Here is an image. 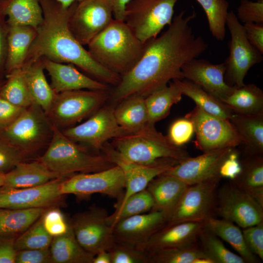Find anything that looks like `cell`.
I'll return each mask as SVG.
<instances>
[{
    "mask_svg": "<svg viewBox=\"0 0 263 263\" xmlns=\"http://www.w3.org/2000/svg\"><path fill=\"white\" fill-rule=\"evenodd\" d=\"M185 12L173 17L166 31L144 43L141 57L112 92L113 102L133 96L145 98L170 81L184 78L183 66L207 49L208 44L195 34L191 25L195 11L188 15Z\"/></svg>",
    "mask_w": 263,
    "mask_h": 263,
    "instance_id": "1",
    "label": "cell"
},
{
    "mask_svg": "<svg viewBox=\"0 0 263 263\" xmlns=\"http://www.w3.org/2000/svg\"><path fill=\"white\" fill-rule=\"evenodd\" d=\"M75 2L65 7L56 0H40L43 20L37 29V35L25 62L44 57L56 62L72 64L95 79L115 86L120 76L96 62L70 30L68 21Z\"/></svg>",
    "mask_w": 263,
    "mask_h": 263,
    "instance_id": "2",
    "label": "cell"
},
{
    "mask_svg": "<svg viewBox=\"0 0 263 263\" xmlns=\"http://www.w3.org/2000/svg\"><path fill=\"white\" fill-rule=\"evenodd\" d=\"M92 57L120 77L130 72L141 57L144 43L123 21L113 19L87 45Z\"/></svg>",
    "mask_w": 263,
    "mask_h": 263,
    "instance_id": "3",
    "label": "cell"
},
{
    "mask_svg": "<svg viewBox=\"0 0 263 263\" xmlns=\"http://www.w3.org/2000/svg\"><path fill=\"white\" fill-rule=\"evenodd\" d=\"M112 146L127 160L142 165L157 164L164 159L182 161L189 156L182 147L174 146L154 125L113 139Z\"/></svg>",
    "mask_w": 263,
    "mask_h": 263,
    "instance_id": "4",
    "label": "cell"
},
{
    "mask_svg": "<svg viewBox=\"0 0 263 263\" xmlns=\"http://www.w3.org/2000/svg\"><path fill=\"white\" fill-rule=\"evenodd\" d=\"M38 159L51 171L66 176L99 171L115 165L104 155L89 153L54 126L48 148Z\"/></svg>",
    "mask_w": 263,
    "mask_h": 263,
    "instance_id": "5",
    "label": "cell"
},
{
    "mask_svg": "<svg viewBox=\"0 0 263 263\" xmlns=\"http://www.w3.org/2000/svg\"><path fill=\"white\" fill-rule=\"evenodd\" d=\"M53 131V126L44 110L34 103L0 131V139L28 157L49 143Z\"/></svg>",
    "mask_w": 263,
    "mask_h": 263,
    "instance_id": "6",
    "label": "cell"
},
{
    "mask_svg": "<svg viewBox=\"0 0 263 263\" xmlns=\"http://www.w3.org/2000/svg\"><path fill=\"white\" fill-rule=\"evenodd\" d=\"M179 0H130L126 4L123 21L143 43L159 35L171 24Z\"/></svg>",
    "mask_w": 263,
    "mask_h": 263,
    "instance_id": "7",
    "label": "cell"
},
{
    "mask_svg": "<svg viewBox=\"0 0 263 263\" xmlns=\"http://www.w3.org/2000/svg\"><path fill=\"white\" fill-rule=\"evenodd\" d=\"M109 97L108 90H79L56 94L46 113L61 130L80 122L97 111Z\"/></svg>",
    "mask_w": 263,
    "mask_h": 263,
    "instance_id": "8",
    "label": "cell"
},
{
    "mask_svg": "<svg viewBox=\"0 0 263 263\" xmlns=\"http://www.w3.org/2000/svg\"><path fill=\"white\" fill-rule=\"evenodd\" d=\"M220 176L188 186L169 214L166 225L205 222L216 214Z\"/></svg>",
    "mask_w": 263,
    "mask_h": 263,
    "instance_id": "9",
    "label": "cell"
},
{
    "mask_svg": "<svg viewBox=\"0 0 263 263\" xmlns=\"http://www.w3.org/2000/svg\"><path fill=\"white\" fill-rule=\"evenodd\" d=\"M226 25L231 39L229 55L224 62L225 80L229 86L240 87L244 85V79L251 68L263 61V54L248 41L243 25L233 11L228 13Z\"/></svg>",
    "mask_w": 263,
    "mask_h": 263,
    "instance_id": "10",
    "label": "cell"
},
{
    "mask_svg": "<svg viewBox=\"0 0 263 263\" xmlns=\"http://www.w3.org/2000/svg\"><path fill=\"white\" fill-rule=\"evenodd\" d=\"M109 215L105 208L93 206L75 214L70 222L78 243L94 255L102 250L109 251L115 243Z\"/></svg>",
    "mask_w": 263,
    "mask_h": 263,
    "instance_id": "11",
    "label": "cell"
},
{
    "mask_svg": "<svg viewBox=\"0 0 263 263\" xmlns=\"http://www.w3.org/2000/svg\"><path fill=\"white\" fill-rule=\"evenodd\" d=\"M185 117L192 122L196 137L195 146L203 152L235 148L242 144L241 138L229 119L209 114L197 106Z\"/></svg>",
    "mask_w": 263,
    "mask_h": 263,
    "instance_id": "12",
    "label": "cell"
},
{
    "mask_svg": "<svg viewBox=\"0 0 263 263\" xmlns=\"http://www.w3.org/2000/svg\"><path fill=\"white\" fill-rule=\"evenodd\" d=\"M125 187L124 173L114 165L99 171L74 174L61 183L60 191L63 195L71 194L79 197L100 193L116 198L118 202L123 197Z\"/></svg>",
    "mask_w": 263,
    "mask_h": 263,
    "instance_id": "13",
    "label": "cell"
},
{
    "mask_svg": "<svg viewBox=\"0 0 263 263\" xmlns=\"http://www.w3.org/2000/svg\"><path fill=\"white\" fill-rule=\"evenodd\" d=\"M216 214L243 228L263 221V207L230 181L218 189Z\"/></svg>",
    "mask_w": 263,
    "mask_h": 263,
    "instance_id": "14",
    "label": "cell"
},
{
    "mask_svg": "<svg viewBox=\"0 0 263 263\" xmlns=\"http://www.w3.org/2000/svg\"><path fill=\"white\" fill-rule=\"evenodd\" d=\"M113 19L110 0H82L75 2L68 25L76 39L85 46Z\"/></svg>",
    "mask_w": 263,
    "mask_h": 263,
    "instance_id": "15",
    "label": "cell"
},
{
    "mask_svg": "<svg viewBox=\"0 0 263 263\" xmlns=\"http://www.w3.org/2000/svg\"><path fill=\"white\" fill-rule=\"evenodd\" d=\"M113 110L110 107L99 109L81 124L61 131L75 143H80L95 150H101L109 140L131 133L118 124Z\"/></svg>",
    "mask_w": 263,
    "mask_h": 263,
    "instance_id": "16",
    "label": "cell"
},
{
    "mask_svg": "<svg viewBox=\"0 0 263 263\" xmlns=\"http://www.w3.org/2000/svg\"><path fill=\"white\" fill-rule=\"evenodd\" d=\"M101 150L103 155L111 162L120 168L125 177V187L123 197L114 207L124 202L132 194L146 188L152 179L179 162L173 159H164L154 165H142L127 160L112 145L107 143Z\"/></svg>",
    "mask_w": 263,
    "mask_h": 263,
    "instance_id": "17",
    "label": "cell"
},
{
    "mask_svg": "<svg viewBox=\"0 0 263 263\" xmlns=\"http://www.w3.org/2000/svg\"><path fill=\"white\" fill-rule=\"evenodd\" d=\"M67 177L60 178L31 188L0 187V208H49L56 207L64 196L60 191L61 183Z\"/></svg>",
    "mask_w": 263,
    "mask_h": 263,
    "instance_id": "18",
    "label": "cell"
},
{
    "mask_svg": "<svg viewBox=\"0 0 263 263\" xmlns=\"http://www.w3.org/2000/svg\"><path fill=\"white\" fill-rule=\"evenodd\" d=\"M233 149L215 150L195 157L189 156L164 173L176 177L188 186L219 176L221 166Z\"/></svg>",
    "mask_w": 263,
    "mask_h": 263,
    "instance_id": "19",
    "label": "cell"
},
{
    "mask_svg": "<svg viewBox=\"0 0 263 263\" xmlns=\"http://www.w3.org/2000/svg\"><path fill=\"white\" fill-rule=\"evenodd\" d=\"M182 72L184 78L200 86L222 101L236 88L225 82L224 62L214 64L207 59L196 58L185 64Z\"/></svg>",
    "mask_w": 263,
    "mask_h": 263,
    "instance_id": "20",
    "label": "cell"
},
{
    "mask_svg": "<svg viewBox=\"0 0 263 263\" xmlns=\"http://www.w3.org/2000/svg\"><path fill=\"white\" fill-rule=\"evenodd\" d=\"M167 217L162 212H150L121 220L113 226L115 241L134 245L142 246L156 231L165 226Z\"/></svg>",
    "mask_w": 263,
    "mask_h": 263,
    "instance_id": "21",
    "label": "cell"
},
{
    "mask_svg": "<svg viewBox=\"0 0 263 263\" xmlns=\"http://www.w3.org/2000/svg\"><path fill=\"white\" fill-rule=\"evenodd\" d=\"M204 227V222H185L165 225L154 233L141 249L150 253L163 249L197 244Z\"/></svg>",
    "mask_w": 263,
    "mask_h": 263,
    "instance_id": "22",
    "label": "cell"
},
{
    "mask_svg": "<svg viewBox=\"0 0 263 263\" xmlns=\"http://www.w3.org/2000/svg\"><path fill=\"white\" fill-rule=\"evenodd\" d=\"M42 58L44 69L50 76V85L56 94L79 90H108V85L83 74L72 64Z\"/></svg>",
    "mask_w": 263,
    "mask_h": 263,
    "instance_id": "23",
    "label": "cell"
},
{
    "mask_svg": "<svg viewBox=\"0 0 263 263\" xmlns=\"http://www.w3.org/2000/svg\"><path fill=\"white\" fill-rule=\"evenodd\" d=\"M69 176L51 171L39 159L30 162L24 161L18 164L4 174L3 186L14 188H31Z\"/></svg>",
    "mask_w": 263,
    "mask_h": 263,
    "instance_id": "24",
    "label": "cell"
},
{
    "mask_svg": "<svg viewBox=\"0 0 263 263\" xmlns=\"http://www.w3.org/2000/svg\"><path fill=\"white\" fill-rule=\"evenodd\" d=\"M229 120L242 139L244 156L263 155V112L253 114L233 113Z\"/></svg>",
    "mask_w": 263,
    "mask_h": 263,
    "instance_id": "25",
    "label": "cell"
},
{
    "mask_svg": "<svg viewBox=\"0 0 263 263\" xmlns=\"http://www.w3.org/2000/svg\"><path fill=\"white\" fill-rule=\"evenodd\" d=\"M188 185L173 176L163 173L149 184L147 189L151 195L154 207L152 210L163 212L168 217Z\"/></svg>",
    "mask_w": 263,
    "mask_h": 263,
    "instance_id": "26",
    "label": "cell"
},
{
    "mask_svg": "<svg viewBox=\"0 0 263 263\" xmlns=\"http://www.w3.org/2000/svg\"><path fill=\"white\" fill-rule=\"evenodd\" d=\"M37 35V29L32 27L8 25L5 76L22 67Z\"/></svg>",
    "mask_w": 263,
    "mask_h": 263,
    "instance_id": "27",
    "label": "cell"
},
{
    "mask_svg": "<svg viewBox=\"0 0 263 263\" xmlns=\"http://www.w3.org/2000/svg\"><path fill=\"white\" fill-rule=\"evenodd\" d=\"M21 69L34 102L46 113L56 94L46 79L42 58L26 62Z\"/></svg>",
    "mask_w": 263,
    "mask_h": 263,
    "instance_id": "28",
    "label": "cell"
},
{
    "mask_svg": "<svg viewBox=\"0 0 263 263\" xmlns=\"http://www.w3.org/2000/svg\"><path fill=\"white\" fill-rule=\"evenodd\" d=\"M240 162L241 172L230 181L263 207V155L244 156Z\"/></svg>",
    "mask_w": 263,
    "mask_h": 263,
    "instance_id": "29",
    "label": "cell"
},
{
    "mask_svg": "<svg viewBox=\"0 0 263 263\" xmlns=\"http://www.w3.org/2000/svg\"><path fill=\"white\" fill-rule=\"evenodd\" d=\"M49 249L53 263H93L95 256L80 245L70 223L65 233L53 237Z\"/></svg>",
    "mask_w": 263,
    "mask_h": 263,
    "instance_id": "30",
    "label": "cell"
},
{
    "mask_svg": "<svg viewBox=\"0 0 263 263\" xmlns=\"http://www.w3.org/2000/svg\"><path fill=\"white\" fill-rule=\"evenodd\" d=\"M205 227L227 242L245 261L258 263L259 259L248 248L239 226L226 219L211 217L205 222Z\"/></svg>",
    "mask_w": 263,
    "mask_h": 263,
    "instance_id": "31",
    "label": "cell"
},
{
    "mask_svg": "<svg viewBox=\"0 0 263 263\" xmlns=\"http://www.w3.org/2000/svg\"><path fill=\"white\" fill-rule=\"evenodd\" d=\"M113 113L118 124L129 132L141 130L148 123V113L145 98L129 97L119 102Z\"/></svg>",
    "mask_w": 263,
    "mask_h": 263,
    "instance_id": "32",
    "label": "cell"
},
{
    "mask_svg": "<svg viewBox=\"0 0 263 263\" xmlns=\"http://www.w3.org/2000/svg\"><path fill=\"white\" fill-rule=\"evenodd\" d=\"M3 11L9 25L37 29L43 20L40 0H3Z\"/></svg>",
    "mask_w": 263,
    "mask_h": 263,
    "instance_id": "33",
    "label": "cell"
},
{
    "mask_svg": "<svg viewBox=\"0 0 263 263\" xmlns=\"http://www.w3.org/2000/svg\"><path fill=\"white\" fill-rule=\"evenodd\" d=\"M182 95L179 87L172 80L145 97L149 124L154 125L166 118L170 113L172 106L180 101Z\"/></svg>",
    "mask_w": 263,
    "mask_h": 263,
    "instance_id": "34",
    "label": "cell"
},
{
    "mask_svg": "<svg viewBox=\"0 0 263 263\" xmlns=\"http://www.w3.org/2000/svg\"><path fill=\"white\" fill-rule=\"evenodd\" d=\"M46 208H0V236L17 237L36 222Z\"/></svg>",
    "mask_w": 263,
    "mask_h": 263,
    "instance_id": "35",
    "label": "cell"
},
{
    "mask_svg": "<svg viewBox=\"0 0 263 263\" xmlns=\"http://www.w3.org/2000/svg\"><path fill=\"white\" fill-rule=\"evenodd\" d=\"M183 95L191 99L203 111L209 114L229 119L233 112L224 102L200 86L185 78L174 79Z\"/></svg>",
    "mask_w": 263,
    "mask_h": 263,
    "instance_id": "36",
    "label": "cell"
},
{
    "mask_svg": "<svg viewBox=\"0 0 263 263\" xmlns=\"http://www.w3.org/2000/svg\"><path fill=\"white\" fill-rule=\"evenodd\" d=\"M222 102L234 113L257 114L263 112V91L254 84H244Z\"/></svg>",
    "mask_w": 263,
    "mask_h": 263,
    "instance_id": "37",
    "label": "cell"
},
{
    "mask_svg": "<svg viewBox=\"0 0 263 263\" xmlns=\"http://www.w3.org/2000/svg\"><path fill=\"white\" fill-rule=\"evenodd\" d=\"M114 207L115 211L108 217L109 222L113 227L121 220L152 210L154 202L150 192L145 188L132 194L124 202Z\"/></svg>",
    "mask_w": 263,
    "mask_h": 263,
    "instance_id": "38",
    "label": "cell"
},
{
    "mask_svg": "<svg viewBox=\"0 0 263 263\" xmlns=\"http://www.w3.org/2000/svg\"><path fill=\"white\" fill-rule=\"evenodd\" d=\"M198 242L203 252L213 263H245L240 255L229 250L219 237L205 227Z\"/></svg>",
    "mask_w": 263,
    "mask_h": 263,
    "instance_id": "39",
    "label": "cell"
},
{
    "mask_svg": "<svg viewBox=\"0 0 263 263\" xmlns=\"http://www.w3.org/2000/svg\"><path fill=\"white\" fill-rule=\"evenodd\" d=\"M0 95L17 106L26 108L34 102L26 85L21 68L6 75Z\"/></svg>",
    "mask_w": 263,
    "mask_h": 263,
    "instance_id": "40",
    "label": "cell"
},
{
    "mask_svg": "<svg viewBox=\"0 0 263 263\" xmlns=\"http://www.w3.org/2000/svg\"><path fill=\"white\" fill-rule=\"evenodd\" d=\"M205 12L210 32L222 41L226 33V22L229 6L226 0H196Z\"/></svg>",
    "mask_w": 263,
    "mask_h": 263,
    "instance_id": "41",
    "label": "cell"
},
{
    "mask_svg": "<svg viewBox=\"0 0 263 263\" xmlns=\"http://www.w3.org/2000/svg\"><path fill=\"white\" fill-rule=\"evenodd\" d=\"M150 254L151 263H197L201 258H208L198 244L189 246L163 249L150 253Z\"/></svg>",
    "mask_w": 263,
    "mask_h": 263,
    "instance_id": "42",
    "label": "cell"
},
{
    "mask_svg": "<svg viewBox=\"0 0 263 263\" xmlns=\"http://www.w3.org/2000/svg\"><path fill=\"white\" fill-rule=\"evenodd\" d=\"M41 216L16 238L15 246L17 251L49 248L53 237L45 229Z\"/></svg>",
    "mask_w": 263,
    "mask_h": 263,
    "instance_id": "43",
    "label": "cell"
},
{
    "mask_svg": "<svg viewBox=\"0 0 263 263\" xmlns=\"http://www.w3.org/2000/svg\"><path fill=\"white\" fill-rule=\"evenodd\" d=\"M109 251L112 263H151L150 253L126 243L115 241Z\"/></svg>",
    "mask_w": 263,
    "mask_h": 263,
    "instance_id": "44",
    "label": "cell"
},
{
    "mask_svg": "<svg viewBox=\"0 0 263 263\" xmlns=\"http://www.w3.org/2000/svg\"><path fill=\"white\" fill-rule=\"evenodd\" d=\"M194 133L192 122L185 117L177 119L171 123L167 137L174 146L181 147L190 140Z\"/></svg>",
    "mask_w": 263,
    "mask_h": 263,
    "instance_id": "45",
    "label": "cell"
},
{
    "mask_svg": "<svg viewBox=\"0 0 263 263\" xmlns=\"http://www.w3.org/2000/svg\"><path fill=\"white\" fill-rule=\"evenodd\" d=\"M41 219L45 229L52 237L65 233L70 225L62 212L55 207L48 208L42 215Z\"/></svg>",
    "mask_w": 263,
    "mask_h": 263,
    "instance_id": "46",
    "label": "cell"
},
{
    "mask_svg": "<svg viewBox=\"0 0 263 263\" xmlns=\"http://www.w3.org/2000/svg\"><path fill=\"white\" fill-rule=\"evenodd\" d=\"M236 16L244 24H263V0H241Z\"/></svg>",
    "mask_w": 263,
    "mask_h": 263,
    "instance_id": "47",
    "label": "cell"
},
{
    "mask_svg": "<svg viewBox=\"0 0 263 263\" xmlns=\"http://www.w3.org/2000/svg\"><path fill=\"white\" fill-rule=\"evenodd\" d=\"M27 158L19 150L0 139V173H6Z\"/></svg>",
    "mask_w": 263,
    "mask_h": 263,
    "instance_id": "48",
    "label": "cell"
},
{
    "mask_svg": "<svg viewBox=\"0 0 263 263\" xmlns=\"http://www.w3.org/2000/svg\"><path fill=\"white\" fill-rule=\"evenodd\" d=\"M245 243L249 250L260 260H263V221L243 228Z\"/></svg>",
    "mask_w": 263,
    "mask_h": 263,
    "instance_id": "49",
    "label": "cell"
},
{
    "mask_svg": "<svg viewBox=\"0 0 263 263\" xmlns=\"http://www.w3.org/2000/svg\"><path fill=\"white\" fill-rule=\"evenodd\" d=\"M240 152L233 148L222 163L219 170V175L222 178L232 181L240 174L242 166L239 159Z\"/></svg>",
    "mask_w": 263,
    "mask_h": 263,
    "instance_id": "50",
    "label": "cell"
},
{
    "mask_svg": "<svg viewBox=\"0 0 263 263\" xmlns=\"http://www.w3.org/2000/svg\"><path fill=\"white\" fill-rule=\"evenodd\" d=\"M15 263H53L49 248L17 251Z\"/></svg>",
    "mask_w": 263,
    "mask_h": 263,
    "instance_id": "51",
    "label": "cell"
},
{
    "mask_svg": "<svg viewBox=\"0 0 263 263\" xmlns=\"http://www.w3.org/2000/svg\"><path fill=\"white\" fill-rule=\"evenodd\" d=\"M8 34V24L3 11V0H0V79L5 75Z\"/></svg>",
    "mask_w": 263,
    "mask_h": 263,
    "instance_id": "52",
    "label": "cell"
},
{
    "mask_svg": "<svg viewBox=\"0 0 263 263\" xmlns=\"http://www.w3.org/2000/svg\"><path fill=\"white\" fill-rule=\"evenodd\" d=\"M24 109L14 105L0 95V131L12 124Z\"/></svg>",
    "mask_w": 263,
    "mask_h": 263,
    "instance_id": "53",
    "label": "cell"
},
{
    "mask_svg": "<svg viewBox=\"0 0 263 263\" xmlns=\"http://www.w3.org/2000/svg\"><path fill=\"white\" fill-rule=\"evenodd\" d=\"M246 38L250 43L263 54V24L244 23L243 25Z\"/></svg>",
    "mask_w": 263,
    "mask_h": 263,
    "instance_id": "54",
    "label": "cell"
},
{
    "mask_svg": "<svg viewBox=\"0 0 263 263\" xmlns=\"http://www.w3.org/2000/svg\"><path fill=\"white\" fill-rule=\"evenodd\" d=\"M16 237L0 236V263H15Z\"/></svg>",
    "mask_w": 263,
    "mask_h": 263,
    "instance_id": "55",
    "label": "cell"
},
{
    "mask_svg": "<svg viewBox=\"0 0 263 263\" xmlns=\"http://www.w3.org/2000/svg\"><path fill=\"white\" fill-rule=\"evenodd\" d=\"M113 19L123 20L124 10L126 4L130 0H110Z\"/></svg>",
    "mask_w": 263,
    "mask_h": 263,
    "instance_id": "56",
    "label": "cell"
},
{
    "mask_svg": "<svg viewBox=\"0 0 263 263\" xmlns=\"http://www.w3.org/2000/svg\"><path fill=\"white\" fill-rule=\"evenodd\" d=\"M93 263H112L110 252L107 250L99 252L94 256Z\"/></svg>",
    "mask_w": 263,
    "mask_h": 263,
    "instance_id": "57",
    "label": "cell"
},
{
    "mask_svg": "<svg viewBox=\"0 0 263 263\" xmlns=\"http://www.w3.org/2000/svg\"><path fill=\"white\" fill-rule=\"evenodd\" d=\"M59 3H60L63 6L65 7H68L71 6L73 3L75 2H78L82 0H56Z\"/></svg>",
    "mask_w": 263,
    "mask_h": 263,
    "instance_id": "58",
    "label": "cell"
},
{
    "mask_svg": "<svg viewBox=\"0 0 263 263\" xmlns=\"http://www.w3.org/2000/svg\"><path fill=\"white\" fill-rule=\"evenodd\" d=\"M4 174L0 173V187L3 186L4 183Z\"/></svg>",
    "mask_w": 263,
    "mask_h": 263,
    "instance_id": "59",
    "label": "cell"
},
{
    "mask_svg": "<svg viewBox=\"0 0 263 263\" xmlns=\"http://www.w3.org/2000/svg\"><path fill=\"white\" fill-rule=\"evenodd\" d=\"M5 81H3L1 79H0V89H1V88L2 87L4 83H5Z\"/></svg>",
    "mask_w": 263,
    "mask_h": 263,
    "instance_id": "60",
    "label": "cell"
},
{
    "mask_svg": "<svg viewBox=\"0 0 263 263\" xmlns=\"http://www.w3.org/2000/svg\"></svg>",
    "mask_w": 263,
    "mask_h": 263,
    "instance_id": "61",
    "label": "cell"
}]
</instances>
